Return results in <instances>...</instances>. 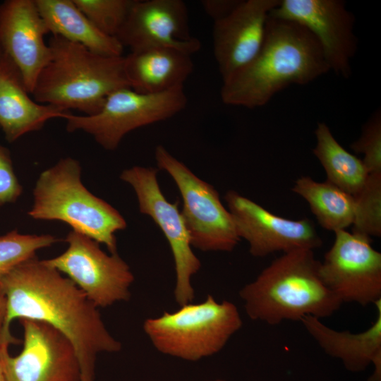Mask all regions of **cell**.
I'll return each instance as SVG.
<instances>
[{
    "mask_svg": "<svg viewBox=\"0 0 381 381\" xmlns=\"http://www.w3.org/2000/svg\"><path fill=\"white\" fill-rule=\"evenodd\" d=\"M22 191L9 151L0 145V206L16 201Z\"/></svg>",
    "mask_w": 381,
    "mask_h": 381,
    "instance_id": "83f0119b",
    "label": "cell"
},
{
    "mask_svg": "<svg viewBox=\"0 0 381 381\" xmlns=\"http://www.w3.org/2000/svg\"><path fill=\"white\" fill-rule=\"evenodd\" d=\"M334 234L320 262L322 281L342 303L374 304L381 299V253L373 248L370 238L346 229Z\"/></svg>",
    "mask_w": 381,
    "mask_h": 381,
    "instance_id": "8fae6325",
    "label": "cell"
},
{
    "mask_svg": "<svg viewBox=\"0 0 381 381\" xmlns=\"http://www.w3.org/2000/svg\"><path fill=\"white\" fill-rule=\"evenodd\" d=\"M7 310L0 344H16L10 327L16 319L43 322L61 332L77 354L80 381H95L97 356L115 353L121 344L107 329L101 314L68 278L36 256L0 279Z\"/></svg>",
    "mask_w": 381,
    "mask_h": 381,
    "instance_id": "6da1fadb",
    "label": "cell"
},
{
    "mask_svg": "<svg viewBox=\"0 0 381 381\" xmlns=\"http://www.w3.org/2000/svg\"><path fill=\"white\" fill-rule=\"evenodd\" d=\"M83 14L103 33L116 37L135 0H73Z\"/></svg>",
    "mask_w": 381,
    "mask_h": 381,
    "instance_id": "484cf974",
    "label": "cell"
},
{
    "mask_svg": "<svg viewBox=\"0 0 381 381\" xmlns=\"http://www.w3.org/2000/svg\"><path fill=\"white\" fill-rule=\"evenodd\" d=\"M0 381H6L0 361Z\"/></svg>",
    "mask_w": 381,
    "mask_h": 381,
    "instance_id": "4dcf8cb0",
    "label": "cell"
},
{
    "mask_svg": "<svg viewBox=\"0 0 381 381\" xmlns=\"http://www.w3.org/2000/svg\"><path fill=\"white\" fill-rule=\"evenodd\" d=\"M41 17L52 35L79 44L106 56H122L124 47L115 37L97 28L73 0H35Z\"/></svg>",
    "mask_w": 381,
    "mask_h": 381,
    "instance_id": "44dd1931",
    "label": "cell"
},
{
    "mask_svg": "<svg viewBox=\"0 0 381 381\" xmlns=\"http://www.w3.org/2000/svg\"><path fill=\"white\" fill-rule=\"evenodd\" d=\"M58 239L50 234H22L17 230L0 236V279L36 252L51 246Z\"/></svg>",
    "mask_w": 381,
    "mask_h": 381,
    "instance_id": "d4e9b609",
    "label": "cell"
},
{
    "mask_svg": "<svg viewBox=\"0 0 381 381\" xmlns=\"http://www.w3.org/2000/svg\"><path fill=\"white\" fill-rule=\"evenodd\" d=\"M313 250L283 253L244 286L239 296L248 316L268 325L332 315L342 303L328 289Z\"/></svg>",
    "mask_w": 381,
    "mask_h": 381,
    "instance_id": "3957f363",
    "label": "cell"
},
{
    "mask_svg": "<svg viewBox=\"0 0 381 381\" xmlns=\"http://www.w3.org/2000/svg\"><path fill=\"white\" fill-rule=\"evenodd\" d=\"M188 99L183 87L145 94L123 87L112 92L93 115L70 113L64 119L68 132L82 131L107 150L116 149L129 132L167 120L184 109Z\"/></svg>",
    "mask_w": 381,
    "mask_h": 381,
    "instance_id": "52a82bcc",
    "label": "cell"
},
{
    "mask_svg": "<svg viewBox=\"0 0 381 381\" xmlns=\"http://www.w3.org/2000/svg\"><path fill=\"white\" fill-rule=\"evenodd\" d=\"M48 44L50 61L31 93L37 102L90 116L101 109L112 92L130 87L124 56L99 55L56 35L50 37Z\"/></svg>",
    "mask_w": 381,
    "mask_h": 381,
    "instance_id": "277c9868",
    "label": "cell"
},
{
    "mask_svg": "<svg viewBox=\"0 0 381 381\" xmlns=\"http://www.w3.org/2000/svg\"><path fill=\"white\" fill-rule=\"evenodd\" d=\"M80 173V163L71 157L61 159L42 171L28 214L35 219L64 222L73 231L104 244L110 253H116L115 234L126 229V222L118 210L83 186Z\"/></svg>",
    "mask_w": 381,
    "mask_h": 381,
    "instance_id": "5b68a950",
    "label": "cell"
},
{
    "mask_svg": "<svg viewBox=\"0 0 381 381\" xmlns=\"http://www.w3.org/2000/svg\"><path fill=\"white\" fill-rule=\"evenodd\" d=\"M270 16L296 23L315 37L329 71L351 75V60L357 49L355 18L342 0H280Z\"/></svg>",
    "mask_w": 381,
    "mask_h": 381,
    "instance_id": "4fadbf2b",
    "label": "cell"
},
{
    "mask_svg": "<svg viewBox=\"0 0 381 381\" xmlns=\"http://www.w3.org/2000/svg\"><path fill=\"white\" fill-rule=\"evenodd\" d=\"M293 192L307 201L319 224L326 230H344L354 219V197L325 181L318 182L309 176L298 178Z\"/></svg>",
    "mask_w": 381,
    "mask_h": 381,
    "instance_id": "7402d4cb",
    "label": "cell"
},
{
    "mask_svg": "<svg viewBox=\"0 0 381 381\" xmlns=\"http://www.w3.org/2000/svg\"><path fill=\"white\" fill-rule=\"evenodd\" d=\"M2 54H3V51H2V49H1V44H0V58L2 56Z\"/></svg>",
    "mask_w": 381,
    "mask_h": 381,
    "instance_id": "1f68e13d",
    "label": "cell"
},
{
    "mask_svg": "<svg viewBox=\"0 0 381 381\" xmlns=\"http://www.w3.org/2000/svg\"><path fill=\"white\" fill-rule=\"evenodd\" d=\"M65 241L66 250L43 260L47 265L66 274L98 308L129 300L134 276L117 253L108 255L99 243L73 230Z\"/></svg>",
    "mask_w": 381,
    "mask_h": 381,
    "instance_id": "9c48e42d",
    "label": "cell"
},
{
    "mask_svg": "<svg viewBox=\"0 0 381 381\" xmlns=\"http://www.w3.org/2000/svg\"><path fill=\"white\" fill-rule=\"evenodd\" d=\"M362 159L369 174L381 172V111L377 110L362 128L361 136L350 145Z\"/></svg>",
    "mask_w": 381,
    "mask_h": 381,
    "instance_id": "4316f807",
    "label": "cell"
},
{
    "mask_svg": "<svg viewBox=\"0 0 381 381\" xmlns=\"http://www.w3.org/2000/svg\"><path fill=\"white\" fill-rule=\"evenodd\" d=\"M193 70L191 56L170 48L133 52L124 56L129 87L140 93H161L183 87Z\"/></svg>",
    "mask_w": 381,
    "mask_h": 381,
    "instance_id": "ffe728a7",
    "label": "cell"
},
{
    "mask_svg": "<svg viewBox=\"0 0 381 381\" xmlns=\"http://www.w3.org/2000/svg\"><path fill=\"white\" fill-rule=\"evenodd\" d=\"M352 233L372 237L381 236V172L369 174L361 190L353 196Z\"/></svg>",
    "mask_w": 381,
    "mask_h": 381,
    "instance_id": "cb8c5ba5",
    "label": "cell"
},
{
    "mask_svg": "<svg viewBox=\"0 0 381 381\" xmlns=\"http://www.w3.org/2000/svg\"><path fill=\"white\" fill-rule=\"evenodd\" d=\"M241 326L233 303H218L208 295L202 303H190L174 313L147 319L143 329L159 352L197 361L222 350Z\"/></svg>",
    "mask_w": 381,
    "mask_h": 381,
    "instance_id": "8992f818",
    "label": "cell"
},
{
    "mask_svg": "<svg viewBox=\"0 0 381 381\" xmlns=\"http://www.w3.org/2000/svg\"><path fill=\"white\" fill-rule=\"evenodd\" d=\"M210 381H226V380H221V379H217V380H210Z\"/></svg>",
    "mask_w": 381,
    "mask_h": 381,
    "instance_id": "d6a6232c",
    "label": "cell"
},
{
    "mask_svg": "<svg viewBox=\"0 0 381 381\" xmlns=\"http://www.w3.org/2000/svg\"><path fill=\"white\" fill-rule=\"evenodd\" d=\"M22 76L3 52L0 58V128L8 142L38 131L49 120L65 119L70 111L37 102L30 96Z\"/></svg>",
    "mask_w": 381,
    "mask_h": 381,
    "instance_id": "d6986e66",
    "label": "cell"
},
{
    "mask_svg": "<svg viewBox=\"0 0 381 381\" xmlns=\"http://www.w3.org/2000/svg\"><path fill=\"white\" fill-rule=\"evenodd\" d=\"M239 2V0H204L201 4L207 15L216 21L230 13Z\"/></svg>",
    "mask_w": 381,
    "mask_h": 381,
    "instance_id": "f1b7e54d",
    "label": "cell"
},
{
    "mask_svg": "<svg viewBox=\"0 0 381 381\" xmlns=\"http://www.w3.org/2000/svg\"><path fill=\"white\" fill-rule=\"evenodd\" d=\"M7 300L6 296L0 285V333L4 326L6 315Z\"/></svg>",
    "mask_w": 381,
    "mask_h": 381,
    "instance_id": "f546056e",
    "label": "cell"
},
{
    "mask_svg": "<svg viewBox=\"0 0 381 381\" xmlns=\"http://www.w3.org/2000/svg\"><path fill=\"white\" fill-rule=\"evenodd\" d=\"M374 304L375 320L359 333L334 329L312 316L300 322L320 347L328 356L339 359L348 370L361 372L373 364L374 372L368 381H381V299Z\"/></svg>",
    "mask_w": 381,
    "mask_h": 381,
    "instance_id": "ac0fdd59",
    "label": "cell"
},
{
    "mask_svg": "<svg viewBox=\"0 0 381 381\" xmlns=\"http://www.w3.org/2000/svg\"><path fill=\"white\" fill-rule=\"evenodd\" d=\"M23 345L13 356L0 344V361L6 381H80V368L71 342L43 322L21 319Z\"/></svg>",
    "mask_w": 381,
    "mask_h": 381,
    "instance_id": "7c38bea8",
    "label": "cell"
},
{
    "mask_svg": "<svg viewBox=\"0 0 381 381\" xmlns=\"http://www.w3.org/2000/svg\"><path fill=\"white\" fill-rule=\"evenodd\" d=\"M155 157L158 168L171 176L181 193V214L192 247L202 251H232L241 239L216 189L164 146L156 147Z\"/></svg>",
    "mask_w": 381,
    "mask_h": 381,
    "instance_id": "ba28073f",
    "label": "cell"
},
{
    "mask_svg": "<svg viewBox=\"0 0 381 381\" xmlns=\"http://www.w3.org/2000/svg\"><path fill=\"white\" fill-rule=\"evenodd\" d=\"M280 0L240 1L224 18L214 21L213 52L222 82L250 64L260 52L271 11Z\"/></svg>",
    "mask_w": 381,
    "mask_h": 381,
    "instance_id": "2e32d148",
    "label": "cell"
},
{
    "mask_svg": "<svg viewBox=\"0 0 381 381\" xmlns=\"http://www.w3.org/2000/svg\"><path fill=\"white\" fill-rule=\"evenodd\" d=\"M154 167L134 166L122 171L120 178L133 188L140 213L150 217L170 246L176 275L174 296L181 306L194 298L191 278L201 267L192 250L190 237L177 202H170L162 193Z\"/></svg>",
    "mask_w": 381,
    "mask_h": 381,
    "instance_id": "30bf717a",
    "label": "cell"
},
{
    "mask_svg": "<svg viewBox=\"0 0 381 381\" xmlns=\"http://www.w3.org/2000/svg\"><path fill=\"white\" fill-rule=\"evenodd\" d=\"M315 135L313 152L326 172V181L356 195L369 175L362 159L345 150L325 123H318Z\"/></svg>",
    "mask_w": 381,
    "mask_h": 381,
    "instance_id": "603a6c76",
    "label": "cell"
},
{
    "mask_svg": "<svg viewBox=\"0 0 381 381\" xmlns=\"http://www.w3.org/2000/svg\"><path fill=\"white\" fill-rule=\"evenodd\" d=\"M224 199L238 236L248 241L253 256L298 249L313 250L322 245L308 218L293 220L279 217L235 190H229Z\"/></svg>",
    "mask_w": 381,
    "mask_h": 381,
    "instance_id": "5bb4252c",
    "label": "cell"
},
{
    "mask_svg": "<svg viewBox=\"0 0 381 381\" xmlns=\"http://www.w3.org/2000/svg\"><path fill=\"white\" fill-rule=\"evenodd\" d=\"M329 71L310 32L296 23L270 16L260 52L222 82L220 96L227 105L260 107L286 87L308 84Z\"/></svg>",
    "mask_w": 381,
    "mask_h": 381,
    "instance_id": "7a4b0ae2",
    "label": "cell"
},
{
    "mask_svg": "<svg viewBox=\"0 0 381 381\" xmlns=\"http://www.w3.org/2000/svg\"><path fill=\"white\" fill-rule=\"evenodd\" d=\"M116 37L131 52L170 48L191 56L201 47L190 35L188 8L182 0H135Z\"/></svg>",
    "mask_w": 381,
    "mask_h": 381,
    "instance_id": "9a60e30c",
    "label": "cell"
},
{
    "mask_svg": "<svg viewBox=\"0 0 381 381\" xmlns=\"http://www.w3.org/2000/svg\"><path fill=\"white\" fill-rule=\"evenodd\" d=\"M48 28L35 0H6L0 4V44L19 71L28 92L47 65L52 52Z\"/></svg>",
    "mask_w": 381,
    "mask_h": 381,
    "instance_id": "e0dca14e",
    "label": "cell"
}]
</instances>
